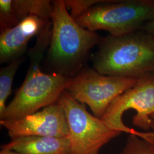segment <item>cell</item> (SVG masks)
I'll return each instance as SVG.
<instances>
[{
  "mask_svg": "<svg viewBox=\"0 0 154 154\" xmlns=\"http://www.w3.org/2000/svg\"><path fill=\"white\" fill-rule=\"evenodd\" d=\"M51 21L37 36L36 42L29 51L30 65L22 86L7 105L1 120H11L30 115L58 102L66 90L69 78L41 70V63L49 47Z\"/></svg>",
  "mask_w": 154,
  "mask_h": 154,
  "instance_id": "cell-1",
  "label": "cell"
},
{
  "mask_svg": "<svg viewBox=\"0 0 154 154\" xmlns=\"http://www.w3.org/2000/svg\"><path fill=\"white\" fill-rule=\"evenodd\" d=\"M93 57L95 70L105 75L141 78L154 74V39L140 29L101 39Z\"/></svg>",
  "mask_w": 154,
  "mask_h": 154,
  "instance_id": "cell-2",
  "label": "cell"
},
{
  "mask_svg": "<svg viewBox=\"0 0 154 154\" xmlns=\"http://www.w3.org/2000/svg\"><path fill=\"white\" fill-rule=\"evenodd\" d=\"M53 3L48 58L54 72L70 78L82 69L89 52L101 38L97 33L77 23L67 11L64 0H56Z\"/></svg>",
  "mask_w": 154,
  "mask_h": 154,
  "instance_id": "cell-3",
  "label": "cell"
},
{
  "mask_svg": "<svg viewBox=\"0 0 154 154\" xmlns=\"http://www.w3.org/2000/svg\"><path fill=\"white\" fill-rule=\"evenodd\" d=\"M153 19L154 0H108L93 6L75 21L90 31L103 30L118 36L142 29Z\"/></svg>",
  "mask_w": 154,
  "mask_h": 154,
  "instance_id": "cell-4",
  "label": "cell"
},
{
  "mask_svg": "<svg viewBox=\"0 0 154 154\" xmlns=\"http://www.w3.org/2000/svg\"><path fill=\"white\" fill-rule=\"evenodd\" d=\"M129 109L135 110L132 123L145 131L151 128V116L154 114V74L141 78L135 86L114 99L101 118L111 128L146 140H154V131L140 132L126 126L122 119Z\"/></svg>",
  "mask_w": 154,
  "mask_h": 154,
  "instance_id": "cell-5",
  "label": "cell"
},
{
  "mask_svg": "<svg viewBox=\"0 0 154 154\" xmlns=\"http://www.w3.org/2000/svg\"><path fill=\"white\" fill-rule=\"evenodd\" d=\"M67 121L71 154H94L122 132L108 126L102 119L89 113L84 105L65 90L57 102Z\"/></svg>",
  "mask_w": 154,
  "mask_h": 154,
  "instance_id": "cell-6",
  "label": "cell"
},
{
  "mask_svg": "<svg viewBox=\"0 0 154 154\" xmlns=\"http://www.w3.org/2000/svg\"><path fill=\"white\" fill-rule=\"evenodd\" d=\"M140 79L105 75L84 67L69 78L65 90L79 103L88 105L94 116L101 119L111 102L135 86Z\"/></svg>",
  "mask_w": 154,
  "mask_h": 154,
  "instance_id": "cell-7",
  "label": "cell"
},
{
  "mask_svg": "<svg viewBox=\"0 0 154 154\" xmlns=\"http://www.w3.org/2000/svg\"><path fill=\"white\" fill-rule=\"evenodd\" d=\"M0 124L7 130L11 138L67 137L69 135L65 113L58 103L21 118L0 120Z\"/></svg>",
  "mask_w": 154,
  "mask_h": 154,
  "instance_id": "cell-8",
  "label": "cell"
},
{
  "mask_svg": "<svg viewBox=\"0 0 154 154\" xmlns=\"http://www.w3.org/2000/svg\"><path fill=\"white\" fill-rule=\"evenodd\" d=\"M50 21L37 17H28L15 26L1 32L0 63H9L21 58L30 39L38 35Z\"/></svg>",
  "mask_w": 154,
  "mask_h": 154,
  "instance_id": "cell-9",
  "label": "cell"
},
{
  "mask_svg": "<svg viewBox=\"0 0 154 154\" xmlns=\"http://www.w3.org/2000/svg\"><path fill=\"white\" fill-rule=\"evenodd\" d=\"M25 154H71L69 137H22L1 146Z\"/></svg>",
  "mask_w": 154,
  "mask_h": 154,
  "instance_id": "cell-10",
  "label": "cell"
},
{
  "mask_svg": "<svg viewBox=\"0 0 154 154\" xmlns=\"http://www.w3.org/2000/svg\"><path fill=\"white\" fill-rule=\"evenodd\" d=\"M13 6L19 22L28 17L51 21L53 3L49 0H13Z\"/></svg>",
  "mask_w": 154,
  "mask_h": 154,
  "instance_id": "cell-11",
  "label": "cell"
},
{
  "mask_svg": "<svg viewBox=\"0 0 154 154\" xmlns=\"http://www.w3.org/2000/svg\"><path fill=\"white\" fill-rule=\"evenodd\" d=\"M23 61V58H20L11 61L0 70V116L5 110L6 102L11 94L14 78Z\"/></svg>",
  "mask_w": 154,
  "mask_h": 154,
  "instance_id": "cell-12",
  "label": "cell"
},
{
  "mask_svg": "<svg viewBox=\"0 0 154 154\" xmlns=\"http://www.w3.org/2000/svg\"><path fill=\"white\" fill-rule=\"evenodd\" d=\"M121 152L123 154H154V140L129 135Z\"/></svg>",
  "mask_w": 154,
  "mask_h": 154,
  "instance_id": "cell-13",
  "label": "cell"
},
{
  "mask_svg": "<svg viewBox=\"0 0 154 154\" xmlns=\"http://www.w3.org/2000/svg\"><path fill=\"white\" fill-rule=\"evenodd\" d=\"M19 21L13 6V0H0L1 32L15 26Z\"/></svg>",
  "mask_w": 154,
  "mask_h": 154,
  "instance_id": "cell-14",
  "label": "cell"
},
{
  "mask_svg": "<svg viewBox=\"0 0 154 154\" xmlns=\"http://www.w3.org/2000/svg\"><path fill=\"white\" fill-rule=\"evenodd\" d=\"M105 1V0H64L67 9L70 11V14L75 20L93 6Z\"/></svg>",
  "mask_w": 154,
  "mask_h": 154,
  "instance_id": "cell-15",
  "label": "cell"
},
{
  "mask_svg": "<svg viewBox=\"0 0 154 154\" xmlns=\"http://www.w3.org/2000/svg\"><path fill=\"white\" fill-rule=\"evenodd\" d=\"M149 35H150L154 39V19L146 22L142 28Z\"/></svg>",
  "mask_w": 154,
  "mask_h": 154,
  "instance_id": "cell-16",
  "label": "cell"
},
{
  "mask_svg": "<svg viewBox=\"0 0 154 154\" xmlns=\"http://www.w3.org/2000/svg\"><path fill=\"white\" fill-rule=\"evenodd\" d=\"M0 154H25L19 152L18 151H13L11 149H1L0 151Z\"/></svg>",
  "mask_w": 154,
  "mask_h": 154,
  "instance_id": "cell-17",
  "label": "cell"
},
{
  "mask_svg": "<svg viewBox=\"0 0 154 154\" xmlns=\"http://www.w3.org/2000/svg\"><path fill=\"white\" fill-rule=\"evenodd\" d=\"M151 129H152L153 131H154V114L151 116Z\"/></svg>",
  "mask_w": 154,
  "mask_h": 154,
  "instance_id": "cell-18",
  "label": "cell"
},
{
  "mask_svg": "<svg viewBox=\"0 0 154 154\" xmlns=\"http://www.w3.org/2000/svg\"><path fill=\"white\" fill-rule=\"evenodd\" d=\"M99 154V152H97V153H95V154Z\"/></svg>",
  "mask_w": 154,
  "mask_h": 154,
  "instance_id": "cell-19",
  "label": "cell"
},
{
  "mask_svg": "<svg viewBox=\"0 0 154 154\" xmlns=\"http://www.w3.org/2000/svg\"><path fill=\"white\" fill-rule=\"evenodd\" d=\"M123 154V153H122V152H121V154Z\"/></svg>",
  "mask_w": 154,
  "mask_h": 154,
  "instance_id": "cell-20",
  "label": "cell"
}]
</instances>
